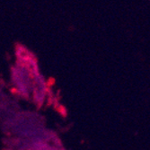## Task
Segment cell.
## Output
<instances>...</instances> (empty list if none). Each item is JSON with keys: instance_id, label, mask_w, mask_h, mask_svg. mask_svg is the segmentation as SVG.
<instances>
[{"instance_id": "1", "label": "cell", "mask_w": 150, "mask_h": 150, "mask_svg": "<svg viewBox=\"0 0 150 150\" xmlns=\"http://www.w3.org/2000/svg\"><path fill=\"white\" fill-rule=\"evenodd\" d=\"M33 101L37 105L38 109H40L43 105L47 94L46 82L44 80V77L40 74L37 75L33 79Z\"/></svg>"}, {"instance_id": "2", "label": "cell", "mask_w": 150, "mask_h": 150, "mask_svg": "<svg viewBox=\"0 0 150 150\" xmlns=\"http://www.w3.org/2000/svg\"><path fill=\"white\" fill-rule=\"evenodd\" d=\"M16 56L17 59L16 60L23 61V62L29 61V60L36 58V56L32 51H30L25 46H23V44H20V43L16 44Z\"/></svg>"}, {"instance_id": "3", "label": "cell", "mask_w": 150, "mask_h": 150, "mask_svg": "<svg viewBox=\"0 0 150 150\" xmlns=\"http://www.w3.org/2000/svg\"><path fill=\"white\" fill-rule=\"evenodd\" d=\"M54 83H55V80H54V78H50L49 80H48V82H47V83H46V85H47V86L48 87H50Z\"/></svg>"}]
</instances>
